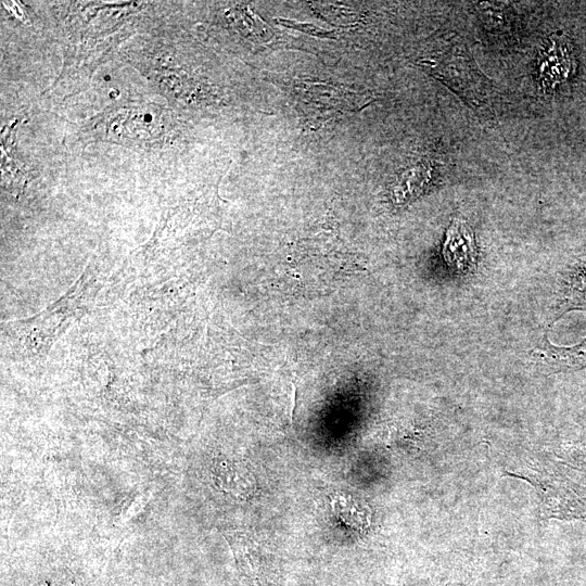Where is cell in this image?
I'll return each mask as SVG.
<instances>
[{"label":"cell","instance_id":"cell-1","mask_svg":"<svg viewBox=\"0 0 586 586\" xmlns=\"http://www.w3.org/2000/svg\"><path fill=\"white\" fill-rule=\"evenodd\" d=\"M530 356L531 361L547 374L578 371L586 367V340L573 347H556L545 337Z\"/></svg>","mask_w":586,"mask_h":586},{"label":"cell","instance_id":"cell-2","mask_svg":"<svg viewBox=\"0 0 586 586\" xmlns=\"http://www.w3.org/2000/svg\"><path fill=\"white\" fill-rule=\"evenodd\" d=\"M443 258L453 269L467 272L477 264V246L473 229L455 220L448 229L443 245Z\"/></svg>","mask_w":586,"mask_h":586},{"label":"cell","instance_id":"cell-3","mask_svg":"<svg viewBox=\"0 0 586 586\" xmlns=\"http://www.w3.org/2000/svg\"><path fill=\"white\" fill-rule=\"evenodd\" d=\"M331 509L348 528L363 533L371 526V508L354 494L337 491L329 495Z\"/></svg>","mask_w":586,"mask_h":586},{"label":"cell","instance_id":"cell-4","mask_svg":"<svg viewBox=\"0 0 586 586\" xmlns=\"http://www.w3.org/2000/svg\"><path fill=\"white\" fill-rule=\"evenodd\" d=\"M557 320L571 311H586V261L573 265L559 291Z\"/></svg>","mask_w":586,"mask_h":586},{"label":"cell","instance_id":"cell-5","mask_svg":"<svg viewBox=\"0 0 586 586\" xmlns=\"http://www.w3.org/2000/svg\"><path fill=\"white\" fill-rule=\"evenodd\" d=\"M571 70L570 50L563 41L553 42L545 50L540 72L546 84L555 85L566 80Z\"/></svg>","mask_w":586,"mask_h":586}]
</instances>
